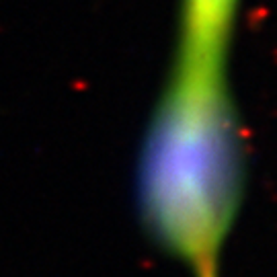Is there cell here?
Listing matches in <instances>:
<instances>
[{
    "instance_id": "1",
    "label": "cell",
    "mask_w": 277,
    "mask_h": 277,
    "mask_svg": "<svg viewBox=\"0 0 277 277\" xmlns=\"http://www.w3.org/2000/svg\"><path fill=\"white\" fill-rule=\"evenodd\" d=\"M236 7L238 0H183L169 89L205 95L228 91V45Z\"/></svg>"
}]
</instances>
